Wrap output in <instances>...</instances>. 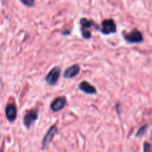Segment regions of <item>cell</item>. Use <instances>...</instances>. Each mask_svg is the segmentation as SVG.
Returning <instances> with one entry per match:
<instances>
[{"instance_id": "obj_7", "label": "cell", "mask_w": 152, "mask_h": 152, "mask_svg": "<svg viewBox=\"0 0 152 152\" xmlns=\"http://www.w3.org/2000/svg\"><path fill=\"white\" fill-rule=\"evenodd\" d=\"M67 100L66 98L64 96H59V97L56 98L53 102L50 104V109L53 111V112H58L60 111L65 108L66 105Z\"/></svg>"}, {"instance_id": "obj_12", "label": "cell", "mask_w": 152, "mask_h": 152, "mask_svg": "<svg viewBox=\"0 0 152 152\" xmlns=\"http://www.w3.org/2000/svg\"><path fill=\"white\" fill-rule=\"evenodd\" d=\"M20 1H22V4H25V6H28V7H33L35 4L34 0H20Z\"/></svg>"}, {"instance_id": "obj_3", "label": "cell", "mask_w": 152, "mask_h": 152, "mask_svg": "<svg viewBox=\"0 0 152 152\" xmlns=\"http://www.w3.org/2000/svg\"><path fill=\"white\" fill-rule=\"evenodd\" d=\"M101 32L105 35H109L117 32V25L114 19H109L102 21Z\"/></svg>"}, {"instance_id": "obj_4", "label": "cell", "mask_w": 152, "mask_h": 152, "mask_svg": "<svg viewBox=\"0 0 152 152\" xmlns=\"http://www.w3.org/2000/svg\"><path fill=\"white\" fill-rule=\"evenodd\" d=\"M61 74V70L59 67H54L45 77V82L50 86H53L57 83Z\"/></svg>"}, {"instance_id": "obj_13", "label": "cell", "mask_w": 152, "mask_h": 152, "mask_svg": "<svg viewBox=\"0 0 152 152\" xmlns=\"http://www.w3.org/2000/svg\"><path fill=\"white\" fill-rule=\"evenodd\" d=\"M144 152H152V145L149 142H145L143 146Z\"/></svg>"}, {"instance_id": "obj_6", "label": "cell", "mask_w": 152, "mask_h": 152, "mask_svg": "<svg viewBox=\"0 0 152 152\" xmlns=\"http://www.w3.org/2000/svg\"><path fill=\"white\" fill-rule=\"evenodd\" d=\"M37 119H38V111L35 109L31 110V111H28L24 117V124L28 129H29L34 124V122L37 121Z\"/></svg>"}, {"instance_id": "obj_2", "label": "cell", "mask_w": 152, "mask_h": 152, "mask_svg": "<svg viewBox=\"0 0 152 152\" xmlns=\"http://www.w3.org/2000/svg\"><path fill=\"white\" fill-rule=\"evenodd\" d=\"M123 37L124 39L130 44H135V43L142 42L143 40V37L140 31L137 29H134L130 33H123Z\"/></svg>"}, {"instance_id": "obj_15", "label": "cell", "mask_w": 152, "mask_h": 152, "mask_svg": "<svg viewBox=\"0 0 152 152\" xmlns=\"http://www.w3.org/2000/svg\"><path fill=\"white\" fill-rule=\"evenodd\" d=\"M1 152H2V151H1Z\"/></svg>"}, {"instance_id": "obj_8", "label": "cell", "mask_w": 152, "mask_h": 152, "mask_svg": "<svg viewBox=\"0 0 152 152\" xmlns=\"http://www.w3.org/2000/svg\"><path fill=\"white\" fill-rule=\"evenodd\" d=\"M80 72V66L77 64L73 65L68 67L64 72V78L65 79H72L77 77Z\"/></svg>"}, {"instance_id": "obj_5", "label": "cell", "mask_w": 152, "mask_h": 152, "mask_svg": "<svg viewBox=\"0 0 152 152\" xmlns=\"http://www.w3.org/2000/svg\"><path fill=\"white\" fill-rule=\"evenodd\" d=\"M58 132L57 127H56V125H53L49 129V130L48 131L47 133L45 135L44 138L42 140V149H45V148H47L49 145V144L51 142V141L53 140V137H55V135Z\"/></svg>"}, {"instance_id": "obj_10", "label": "cell", "mask_w": 152, "mask_h": 152, "mask_svg": "<svg viewBox=\"0 0 152 152\" xmlns=\"http://www.w3.org/2000/svg\"><path fill=\"white\" fill-rule=\"evenodd\" d=\"M79 89L84 93L88 94H95L97 92L96 88L87 81L81 82L79 84Z\"/></svg>"}, {"instance_id": "obj_11", "label": "cell", "mask_w": 152, "mask_h": 152, "mask_svg": "<svg viewBox=\"0 0 152 152\" xmlns=\"http://www.w3.org/2000/svg\"><path fill=\"white\" fill-rule=\"evenodd\" d=\"M147 129H148V126H143L142 127H141L140 129L138 130L137 133L136 134L137 137H141L143 136V135L145 134V132H146Z\"/></svg>"}, {"instance_id": "obj_1", "label": "cell", "mask_w": 152, "mask_h": 152, "mask_svg": "<svg viewBox=\"0 0 152 152\" xmlns=\"http://www.w3.org/2000/svg\"><path fill=\"white\" fill-rule=\"evenodd\" d=\"M80 25H81L82 36L86 39H89L91 38V33L89 30L91 27L96 26L99 28V26L94 21L89 20L86 18H82L80 19Z\"/></svg>"}, {"instance_id": "obj_14", "label": "cell", "mask_w": 152, "mask_h": 152, "mask_svg": "<svg viewBox=\"0 0 152 152\" xmlns=\"http://www.w3.org/2000/svg\"><path fill=\"white\" fill-rule=\"evenodd\" d=\"M116 108H117V112L120 114V113L122 112V106L121 105H120V102L117 103V105H116Z\"/></svg>"}, {"instance_id": "obj_9", "label": "cell", "mask_w": 152, "mask_h": 152, "mask_svg": "<svg viewBox=\"0 0 152 152\" xmlns=\"http://www.w3.org/2000/svg\"><path fill=\"white\" fill-rule=\"evenodd\" d=\"M5 115L9 122H13L17 117V108L13 104H9L5 108Z\"/></svg>"}]
</instances>
